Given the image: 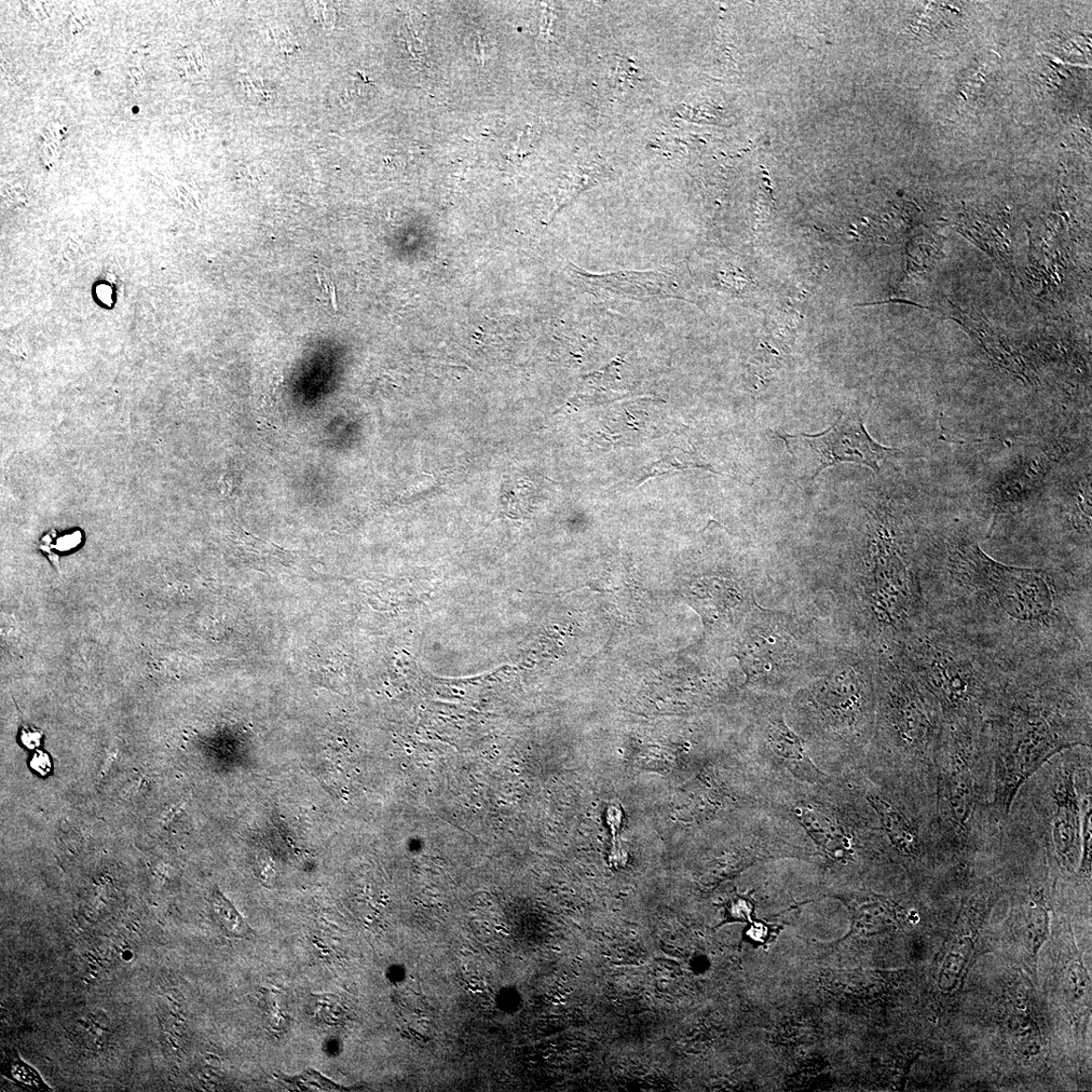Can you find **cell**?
I'll use <instances>...</instances> for the list:
<instances>
[{
  "label": "cell",
  "mask_w": 1092,
  "mask_h": 1092,
  "mask_svg": "<svg viewBox=\"0 0 1092 1092\" xmlns=\"http://www.w3.org/2000/svg\"><path fill=\"white\" fill-rule=\"evenodd\" d=\"M923 571L926 618L1013 670L1091 664V575L995 561L966 529L948 532Z\"/></svg>",
  "instance_id": "obj_1"
},
{
  "label": "cell",
  "mask_w": 1092,
  "mask_h": 1092,
  "mask_svg": "<svg viewBox=\"0 0 1092 1092\" xmlns=\"http://www.w3.org/2000/svg\"><path fill=\"white\" fill-rule=\"evenodd\" d=\"M993 808L1004 817L1023 785L1064 750L1091 747V664L1019 670L980 723Z\"/></svg>",
  "instance_id": "obj_2"
},
{
  "label": "cell",
  "mask_w": 1092,
  "mask_h": 1092,
  "mask_svg": "<svg viewBox=\"0 0 1092 1092\" xmlns=\"http://www.w3.org/2000/svg\"><path fill=\"white\" fill-rule=\"evenodd\" d=\"M770 810L797 825L818 859L840 871L894 856L878 817L845 775L823 785L774 784Z\"/></svg>",
  "instance_id": "obj_3"
},
{
  "label": "cell",
  "mask_w": 1092,
  "mask_h": 1092,
  "mask_svg": "<svg viewBox=\"0 0 1092 1092\" xmlns=\"http://www.w3.org/2000/svg\"><path fill=\"white\" fill-rule=\"evenodd\" d=\"M911 672L931 692L944 721L981 720L1014 672L992 652L931 618L909 634Z\"/></svg>",
  "instance_id": "obj_4"
},
{
  "label": "cell",
  "mask_w": 1092,
  "mask_h": 1092,
  "mask_svg": "<svg viewBox=\"0 0 1092 1092\" xmlns=\"http://www.w3.org/2000/svg\"><path fill=\"white\" fill-rule=\"evenodd\" d=\"M879 702V731L863 767L920 786L931 771L943 732L939 704L912 674H890Z\"/></svg>",
  "instance_id": "obj_5"
},
{
  "label": "cell",
  "mask_w": 1092,
  "mask_h": 1092,
  "mask_svg": "<svg viewBox=\"0 0 1092 1092\" xmlns=\"http://www.w3.org/2000/svg\"><path fill=\"white\" fill-rule=\"evenodd\" d=\"M980 723L944 721L935 759L938 813L948 837L959 843L971 836L979 797Z\"/></svg>",
  "instance_id": "obj_6"
},
{
  "label": "cell",
  "mask_w": 1092,
  "mask_h": 1092,
  "mask_svg": "<svg viewBox=\"0 0 1092 1092\" xmlns=\"http://www.w3.org/2000/svg\"><path fill=\"white\" fill-rule=\"evenodd\" d=\"M789 453L803 450L813 459L811 481L830 467L840 463H857L879 473L880 462L901 456L899 450L885 447L872 439L863 419L843 414L829 429L816 435L778 434ZM808 455V456H809Z\"/></svg>",
  "instance_id": "obj_7"
},
{
  "label": "cell",
  "mask_w": 1092,
  "mask_h": 1092,
  "mask_svg": "<svg viewBox=\"0 0 1092 1092\" xmlns=\"http://www.w3.org/2000/svg\"><path fill=\"white\" fill-rule=\"evenodd\" d=\"M761 742L752 763L773 782L796 781L823 785L831 776L811 759L802 737L785 722L782 712L761 719Z\"/></svg>",
  "instance_id": "obj_8"
},
{
  "label": "cell",
  "mask_w": 1092,
  "mask_h": 1092,
  "mask_svg": "<svg viewBox=\"0 0 1092 1092\" xmlns=\"http://www.w3.org/2000/svg\"><path fill=\"white\" fill-rule=\"evenodd\" d=\"M571 270L589 289L590 294L613 299L650 302L661 299H684L685 283L674 266L645 271H618L593 275L577 266Z\"/></svg>",
  "instance_id": "obj_9"
},
{
  "label": "cell",
  "mask_w": 1092,
  "mask_h": 1092,
  "mask_svg": "<svg viewBox=\"0 0 1092 1092\" xmlns=\"http://www.w3.org/2000/svg\"><path fill=\"white\" fill-rule=\"evenodd\" d=\"M1052 787L1051 842L1059 863L1074 871L1082 865L1084 803L1090 788L1082 800L1078 794L1076 771L1064 766L1059 768Z\"/></svg>",
  "instance_id": "obj_10"
},
{
  "label": "cell",
  "mask_w": 1092,
  "mask_h": 1092,
  "mask_svg": "<svg viewBox=\"0 0 1092 1092\" xmlns=\"http://www.w3.org/2000/svg\"><path fill=\"white\" fill-rule=\"evenodd\" d=\"M972 948V940L966 937L959 939L953 945L939 973V987L941 990L950 992L957 988Z\"/></svg>",
  "instance_id": "obj_11"
},
{
  "label": "cell",
  "mask_w": 1092,
  "mask_h": 1092,
  "mask_svg": "<svg viewBox=\"0 0 1092 1092\" xmlns=\"http://www.w3.org/2000/svg\"><path fill=\"white\" fill-rule=\"evenodd\" d=\"M210 905L217 923L227 934L241 939H250L255 935L249 924L220 891L214 890L211 892Z\"/></svg>",
  "instance_id": "obj_12"
},
{
  "label": "cell",
  "mask_w": 1092,
  "mask_h": 1092,
  "mask_svg": "<svg viewBox=\"0 0 1092 1092\" xmlns=\"http://www.w3.org/2000/svg\"><path fill=\"white\" fill-rule=\"evenodd\" d=\"M1007 1033L1022 1056L1036 1057L1041 1054L1042 1036L1036 1023L1029 1018L1023 1016L1010 1018L1007 1021Z\"/></svg>",
  "instance_id": "obj_13"
},
{
  "label": "cell",
  "mask_w": 1092,
  "mask_h": 1092,
  "mask_svg": "<svg viewBox=\"0 0 1092 1092\" xmlns=\"http://www.w3.org/2000/svg\"><path fill=\"white\" fill-rule=\"evenodd\" d=\"M1049 926V914L1046 907L1039 901L1035 900L1034 905L1030 907L1028 912L1027 922V940L1030 949L1034 954L1041 948L1047 939Z\"/></svg>",
  "instance_id": "obj_14"
},
{
  "label": "cell",
  "mask_w": 1092,
  "mask_h": 1092,
  "mask_svg": "<svg viewBox=\"0 0 1092 1092\" xmlns=\"http://www.w3.org/2000/svg\"><path fill=\"white\" fill-rule=\"evenodd\" d=\"M7 1076L13 1082L33 1090H51L39 1073L24 1063L18 1055L10 1056L6 1068Z\"/></svg>",
  "instance_id": "obj_15"
},
{
  "label": "cell",
  "mask_w": 1092,
  "mask_h": 1092,
  "mask_svg": "<svg viewBox=\"0 0 1092 1092\" xmlns=\"http://www.w3.org/2000/svg\"><path fill=\"white\" fill-rule=\"evenodd\" d=\"M288 1082H290L291 1084H294L296 1086H297L299 1088H303V1089H307V1090L319 1089V1090H325V1091H329V1090L331 1091V1090H338L340 1088L338 1085H336L332 1082L326 1080V1078H324L321 1074H318L315 1071H308L302 1075L296 1076L295 1078H290V1081L288 1080Z\"/></svg>",
  "instance_id": "obj_16"
},
{
  "label": "cell",
  "mask_w": 1092,
  "mask_h": 1092,
  "mask_svg": "<svg viewBox=\"0 0 1092 1092\" xmlns=\"http://www.w3.org/2000/svg\"><path fill=\"white\" fill-rule=\"evenodd\" d=\"M755 912V904L747 897H736L729 906L730 917L739 922H749Z\"/></svg>",
  "instance_id": "obj_17"
},
{
  "label": "cell",
  "mask_w": 1092,
  "mask_h": 1092,
  "mask_svg": "<svg viewBox=\"0 0 1092 1092\" xmlns=\"http://www.w3.org/2000/svg\"><path fill=\"white\" fill-rule=\"evenodd\" d=\"M1068 982L1073 998L1082 999L1087 989V979L1082 967L1073 966L1070 968Z\"/></svg>",
  "instance_id": "obj_18"
},
{
  "label": "cell",
  "mask_w": 1092,
  "mask_h": 1092,
  "mask_svg": "<svg viewBox=\"0 0 1092 1092\" xmlns=\"http://www.w3.org/2000/svg\"><path fill=\"white\" fill-rule=\"evenodd\" d=\"M30 767L40 776H47L52 770L50 756L43 750H38L30 761Z\"/></svg>",
  "instance_id": "obj_19"
},
{
  "label": "cell",
  "mask_w": 1092,
  "mask_h": 1092,
  "mask_svg": "<svg viewBox=\"0 0 1092 1092\" xmlns=\"http://www.w3.org/2000/svg\"><path fill=\"white\" fill-rule=\"evenodd\" d=\"M42 736V732L36 729L24 728L21 733V742L26 748L34 749L40 745Z\"/></svg>",
  "instance_id": "obj_20"
},
{
  "label": "cell",
  "mask_w": 1092,
  "mask_h": 1092,
  "mask_svg": "<svg viewBox=\"0 0 1092 1092\" xmlns=\"http://www.w3.org/2000/svg\"><path fill=\"white\" fill-rule=\"evenodd\" d=\"M768 933V925L763 924V923H753V925L750 926L747 930L748 938L752 939V940L756 941V943H763V941L766 940Z\"/></svg>",
  "instance_id": "obj_21"
},
{
  "label": "cell",
  "mask_w": 1092,
  "mask_h": 1092,
  "mask_svg": "<svg viewBox=\"0 0 1092 1092\" xmlns=\"http://www.w3.org/2000/svg\"><path fill=\"white\" fill-rule=\"evenodd\" d=\"M80 541H81V535L79 534V532H74V534H72L71 536H65L62 538L58 539L57 544L55 545L54 548H56L57 550L62 551V552L71 551V550L74 549L75 546H77L80 543Z\"/></svg>",
  "instance_id": "obj_22"
}]
</instances>
